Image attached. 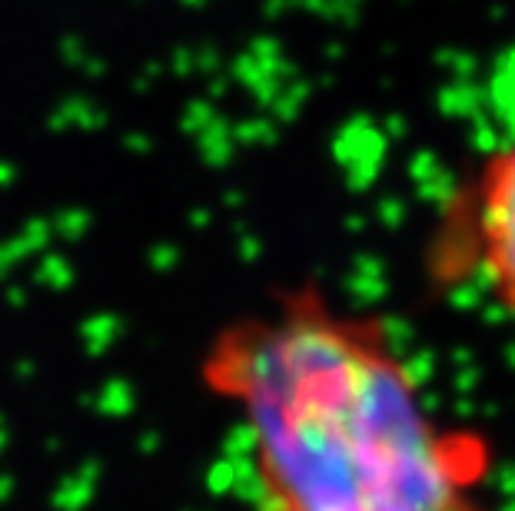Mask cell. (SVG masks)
I'll return each instance as SVG.
<instances>
[{
    "label": "cell",
    "mask_w": 515,
    "mask_h": 511,
    "mask_svg": "<svg viewBox=\"0 0 515 511\" xmlns=\"http://www.w3.org/2000/svg\"><path fill=\"white\" fill-rule=\"evenodd\" d=\"M200 382L233 422L250 511H496L486 438L442 419L383 319L319 286L216 329Z\"/></svg>",
    "instance_id": "1"
},
{
    "label": "cell",
    "mask_w": 515,
    "mask_h": 511,
    "mask_svg": "<svg viewBox=\"0 0 515 511\" xmlns=\"http://www.w3.org/2000/svg\"><path fill=\"white\" fill-rule=\"evenodd\" d=\"M436 249L442 273L472 283L515 322V133L479 156L449 200Z\"/></svg>",
    "instance_id": "2"
}]
</instances>
